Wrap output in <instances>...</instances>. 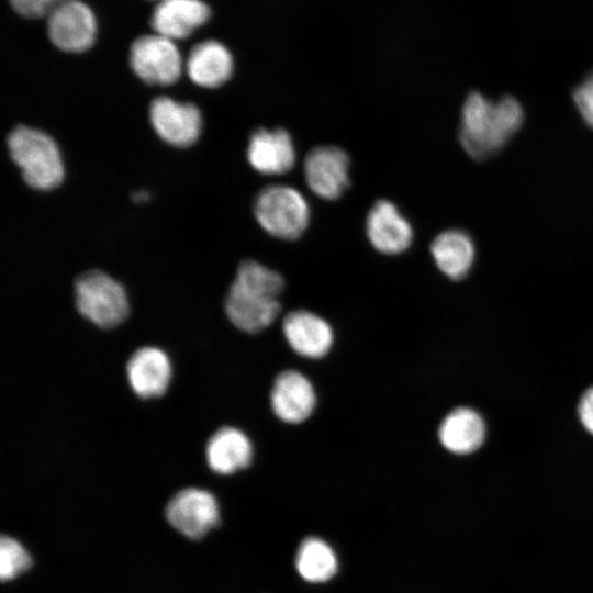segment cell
Here are the masks:
<instances>
[{
	"mask_svg": "<svg viewBox=\"0 0 593 593\" xmlns=\"http://www.w3.org/2000/svg\"><path fill=\"white\" fill-rule=\"evenodd\" d=\"M283 289L284 280L279 272L256 260H244L225 298V314L243 332H261L279 316Z\"/></svg>",
	"mask_w": 593,
	"mask_h": 593,
	"instance_id": "cell-1",
	"label": "cell"
},
{
	"mask_svg": "<svg viewBox=\"0 0 593 593\" xmlns=\"http://www.w3.org/2000/svg\"><path fill=\"white\" fill-rule=\"evenodd\" d=\"M523 120V109L516 99L507 96L491 101L473 91L462 107L460 144L472 158L485 159L508 142Z\"/></svg>",
	"mask_w": 593,
	"mask_h": 593,
	"instance_id": "cell-2",
	"label": "cell"
},
{
	"mask_svg": "<svg viewBox=\"0 0 593 593\" xmlns=\"http://www.w3.org/2000/svg\"><path fill=\"white\" fill-rule=\"evenodd\" d=\"M8 148L30 187L51 190L63 181L65 170L59 148L46 133L18 125L8 136Z\"/></svg>",
	"mask_w": 593,
	"mask_h": 593,
	"instance_id": "cell-3",
	"label": "cell"
},
{
	"mask_svg": "<svg viewBox=\"0 0 593 593\" xmlns=\"http://www.w3.org/2000/svg\"><path fill=\"white\" fill-rule=\"evenodd\" d=\"M254 215L269 235L283 240H294L306 231L311 209L305 197L288 184L262 188L254 202Z\"/></svg>",
	"mask_w": 593,
	"mask_h": 593,
	"instance_id": "cell-4",
	"label": "cell"
},
{
	"mask_svg": "<svg viewBox=\"0 0 593 593\" xmlns=\"http://www.w3.org/2000/svg\"><path fill=\"white\" fill-rule=\"evenodd\" d=\"M75 303L79 313L101 328L121 324L128 314L123 286L108 273L89 270L75 281Z\"/></svg>",
	"mask_w": 593,
	"mask_h": 593,
	"instance_id": "cell-5",
	"label": "cell"
},
{
	"mask_svg": "<svg viewBox=\"0 0 593 593\" xmlns=\"http://www.w3.org/2000/svg\"><path fill=\"white\" fill-rule=\"evenodd\" d=\"M130 64L135 75L149 85H171L182 70L174 41L159 34L136 38L130 49Z\"/></svg>",
	"mask_w": 593,
	"mask_h": 593,
	"instance_id": "cell-6",
	"label": "cell"
},
{
	"mask_svg": "<svg viewBox=\"0 0 593 593\" xmlns=\"http://www.w3.org/2000/svg\"><path fill=\"white\" fill-rule=\"evenodd\" d=\"M52 43L68 53L89 49L97 33L96 19L88 5L79 0H61L47 15Z\"/></svg>",
	"mask_w": 593,
	"mask_h": 593,
	"instance_id": "cell-7",
	"label": "cell"
},
{
	"mask_svg": "<svg viewBox=\"0 0 593 593\" xmlns=\"http://www.w3.org/2000/svg\"><path fill=\"white\" fill-rule=\"evenodd\" d=\"M349 168L347 153L332 145L312 148L303 161L307 187L318 198L329 201L338 199L349 187Z\"/></svg>",
	"mask_w": 593,
	"mask_h": 593,
	"instance_id": "cell-8",
	"label": "cell"
},
{
	"mask_svg": "<svg viewBox=\"0 0 593 593\" xmlns=\"http://www.w3.org/2000/svg\"><path fill=\"white\" fill-rule=\"evenodd\" d=\"M166 518L186 537L200 539L219 524V504L209 491L187 488L170 499L166 506Z\"/></svg>",
	"mask_w": 593,
	"mask_h": 593,
	"instance_id": "cell-9",
	"label": "cell"
},
{
	"mask_svg": "<svg viewBox=\"0 0 593 593\" xmlns=\"http://www.w3.org/2000/svg\"><path fill=\"white\" fill-rule=\"evenodd\" d=\"M149 119L157 135L172 146H190L201 133L202 115L191 102H179L169 97L155 98L149 107Z\"/></svg>",
	"mask_w": 593,
	"mask_h": 593,
	"instance_id": "cell-10",
	"label": "cell"
},
{
	"mask_svg": "<svg viewBox=\"0 0 593 593\" xmlns=\"http://www.w3.org/2000/svg\"><path fill=\"white\" fill-rule=\"evenodd\" d=\"M269 401L278 419L296 425L305 422L314 412L316 392L306 376L287 369L275 378Z\"/></svg>",
	"mask_w": 593,
	"mask_h": 593,
	"instance_id": "cell-11",
	"label": "cell"
},
{
	"mask_svg": "<svg viewBox=\"0 0 593 593\" xmlns=\"http://www.w3.org/2000/svg\"><path fill=\"white\" fill-rule=\"evenodd\" d=\"M366 234L371 246L383 255H399L412 244L410 221L389 200L377 201L366 217Z\"/></svg>",
	"mask_w": 593,
	"mask_h": 593,
	"instance_id": "cell-12",
	"label": "cell"
},
{
	"mask_svg": "<svg viewBox=\"0 0 593 593\" xmlns=\"http://www.w3.org/2000/svg\"><path fill=\"white\" fill-rule=\"evenodd\" d=\"M282 333L291 349L309 359L325 357L334 344V332L329 323L307 310H294L286 314Z\"/></svg>",
	"mask_w": 593,
	"mask_h": 593,
	"instance_id": "cell-13",
	"label": "cell"
},
{
	"mask_svg": "<svg viewBox=\"0 0 593 593\" xmlns=\"http://www.w3.org/2000/svg\"><path fill=\"white\" fill-rule=\"evenodd\" d=\"M246 156L258 172L278 176L290 171L296 161L291 135L283 128H258L249 137Z\"/></svg>",
	"mask_w": 593,
	"mask_h": 593,
	"instance_id": "cell-14",
	"label": "cell"
},
{
	"mask_svg": "<svg viewBox=\"0 0 593 593\" xmlns=\"http://www.w3.org/2000/svg\"><path fill=\"white\" fill-rule=\"evenodd\" d=\"M127 381L136 395L157 398L165 393L171 377L167 355L157 347L137 349L126 363Z\"/></svg>",
	"mask_w": 593,
	"mask_h": 593,
	"instance_id": "cell-15",
	"label": "cell"
},
{
	"mask_svg": "<svg viewBox=\"0 0 593 593\" xmlns=\"http://www.w3.org/2000/svg\"><path fill=\"white\" fill-rule=\"evenodd\" d=\"M210 14V8L201 0H163L153 11L150 25L156 34L181 40L206 23Z\"/></svg>",
	"mask_w": 593,
	"mask_h": 593,
	"instance_id": "cell-16",
	"label": "cell"
},
{
	"mask_svg": "<svg viewBox=\"0 0 593 593\" xmlns=\"http://www.w3.org/2000/svg\"><path fill=\"white\" fill-rule=\"evenodd\" d=\"M253 454V445L247 435L232 426L219 428L205 447L206 462L219 474H232L247 468Z\"/></svg>",
	"mask_w": 593,
	"mask_h": 593,
	"instance_id": "cell-17",
	"label": "cell"
},
{
	"mask_svg": "<svg viewBox=\"0 0 593 593\" xmlns=\"http://www.w3.org/2000/svg\"><path fill=\"white\" fill-rule=\"evenodd\" d=\"M234 68L230 51L216 41L194 45L187 59L189 78L203 88H216L225 83Z\"/></svg>",
	"mask_w": 593,
	"mask_h": 593,
	"instance_id": "cell-18",
	"label": "cell"
},
{
	"mask_svg": "<svg viewBox=\"0 0 593 593\" xmlns=\"http://www.w3.org/2000/svg\"><path fill=\"white\" fill-rule=\"evenodd\" d=\"M485 426L482 417L472 409L457 407L448 413L438 428L440 444L450 452L467 455L483 443Z\"/></svg>",
	"mask_w": 593,
	"mask_h": 593,
	"instance_id": "cell-19",
	"label": "cell"
},
{
	"mask_svg": "<svg viewBox=\"0 0 593 593\" xmlns=\"http://www.w3.org/2000/svg\"><path fill=\"white\" fill-rule=\"evenodd\" d=\"M430 254L437 268L445 276L459 280L468 273L473 264L474 246L467 233L449 230L434 238Z\"/></svg>",
	"mask_w": 593,
	"mask_h": 593,
	"instance_id": "cell-20",
	"label": "cell"
},
{
	"mask_svg": "<svg viewBox=\"0 0 593 593\" xmlns=\"http://www.w3.org/2000/svg\"><path fill=\"white\" fill-rule=\"evenodd\" d=\"M295 567L299 574L312 583L326 582L336 573L337 558L332 547L316 537H309L300 545Z\"/></svg>",
	"mask_w": 593,
	"mask_h": 593,
	"instance_id": "cell-21",
	"label": "cell"
},
{
	"mask_svg": "<svg viewBox=\"0 0 593 593\" xmlns=\"http://www.w3.org/2000/svg\"><path fill=\"white\" fill-rule=\"evenodd\" d=\"M31 566V557L15 539L2 536L0 539V578L8 581L24 572Z\"/></svg>",
	"mask_w": 593,
	"mask_h": 593,
	"instance_id": "cell-22",
	"label": "cell"
},
{
	"mask_svg": "<svg viewBox=\"0 0 593 593\" xmlns=\"http://www.w3.org/2000/svg\"><path fill=\"white\" fill-rule=\"evenodd\" d=\"M573 100L585 123L593 127V72L574 89Z\"/></svg>",
	"mask_w": 593,
	"mask_h": 593,
	"instance_id": "cell-23",
	"label": "cell"
},
{
	"mask_svg": "<svg viewBox=\"0 0 593 593\" xmlns=\"http://www.w3.org/2000/svg\"><path fill=\"white\" fill-rule=\"evenodd\" d=\"M61 0H10L13 9L30 19L48 15Z\"/></svg>",
	"mask_w": 593,
	"mask_h": 593,
	"instance_id": "cell-24",
	"label": "cell"
},
{
	"mask_svg": "<svg viewBox=\"0 0 593 593\" xmlns=\"http://www.w3.org/2000/svg\"><path fill=\"white\" fill-rule=\"evenodd\" d=\"M579 416L585 429L593 435V388H590L581 398Z\"/></svg>",
	"mask_w": 593,
	"mask_h": 593,
	"instance_id": "cell-25",
	"label": "cell"
},
{
	"mask_svg": "<svg viewBox=\"0 0 593 593\" xmlns=\"http://www.w3.org/2000/svg\"><path fill=\"white\" fill-rule=\"evenodd\" d=\"M150 195L148 192L141 190V191L135 192L132 198L136 202H144V201H147Z\"/></svg>",
	"mask_w": 593,
	"mask_h": 593,
	"instance_id": "cell-26",
	"label": "cell"
},
{
	"mask_svg": "<svg viewBox=\"0 0 593 593\" xmlns=\"http://www.w3.org/2000/svg\"><path fill=\"white\" fill-rule=\"evenodd\" d=\"M156 1H158V2H159V1H163V0H156Z\"/></svg>",
	"mask_w": 593,
	"mask_h": 593,
	"instance_id": "cell-27",
	"label": "cell"
}]
</instances>
